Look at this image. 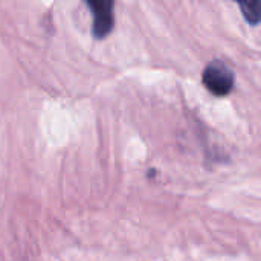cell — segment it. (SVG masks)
I'll return each mask as SVG.
<instances>
[{"mask_svg": "<svg viewBox=\"0 0 261 261\" xmlns=\"http://www.w3.org/2000/svg\"><path fill=\"white\" fill-rule=\"evenodd\" d=\"M240 9L245 15V18L251 24H257L261 20V2H240Z\"/></svg>", "mask_w": 261, "mask_h": 261, "instance_id": "3", "label": "cell"}, {"mask_svg": "<svg viewBox=\"0 0 261 261\" xmlns=\"http://www.w3.org/2000/svg\"><path fill=\"white\" fill-rule=\"evenodd\" d=\"M87 5L93 14V35L96 38H104L113 28V3L106 0H90Z\"/></svg>", "mask_w": 261, "mask_h": 261, "instance_id": "2", "label": "cell"}, {"mask_svg": "<svg viewBox=\"0 0 261 261\" xmlns=\"http://www.w3.org/2000/svg\"><path fill=\"white\" fill-rule=\"evenodd\" d=\"M203 84L210 92H213L217 96L228 95L234 87V75L232 72L219 63H211L203 70Z\"/></svg>", "mask_w": 261, "mask_h": 261, "instance_id": "1", "label": "cell"}]
</instances>
